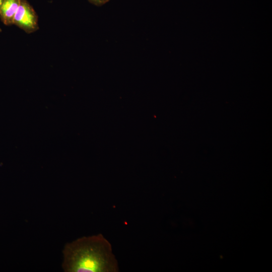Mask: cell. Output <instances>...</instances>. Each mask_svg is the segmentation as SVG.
<instances>
[{
    "label": "cell",
    "instance_id": "1",
    "mask_svg": "<svg viewBox=\"0 0 272 272\" xmlns=\"http://www.w3.org/2000/svg\"><path fill=\"white\" fill-rule=\"evenodd\" d=\"M62 267L65 272H117V260L109 242L99 234L67 243Z\"/></svg>",
    "mask_w": 272,
    "mask_h": 272
},
{
    "label": "cell",
    "instance_id": "2",
    "mask_svg": "<svg viewBox=\"0 0 272 272\" xmlns=\"http://www.w3.org/2000/svg\"><path fill=\"white\" fill-rule=\"evenodd\" d=\"M13 22L24 30L32 32L37 28V20L33 9L26 2L21 1Z\"/></svg>",
    "mask_w": 272,
    "mask_h": 272
},
{
    "label": "cell",
    "instance_id": "3",
    "mask_svg": "<svg viewBox=\"0 0 272 272\" xmlns=\"http://www.w3.org/2000/svg\"><path fill=\"white\" fill-rule=\"evenodd\" d=\"M20 3V0H4L1 7L0 12L6 23L13 22L14 16Z\"/></svg>",
    "mask_w": 272,
    "mask_h": 272
},
{
    "label": "cell",
    "instance_id": "4",
    "mask_svg": "<svg viewBox=\"0 0 272 272\" xmlns=\"http://www.w3.org/2000/svg\"><path fill=\"white\" fill-rule=\"evenodd\" d=\"M91 3L94 4V5H96L97 6H101L107 2H108L110 0H88Z\"/></svg>",
    "mask_w": 272,
    "mask_h": 272
},
{
    "label": "cell",
    "instance_id": "5",
    "mask_svg": "<svg viewBox=\"0 0 272 272\" xmlns=\"http://www.w3.org/2000/svg\"><path fill=\"white\" fill-rule=\"evenodd\" d=\"M4 0H0V9H1V7L4 2Z\"/></svg>",
    "mask_w": 272,
    "mask_h": 272
}]
</instances>
